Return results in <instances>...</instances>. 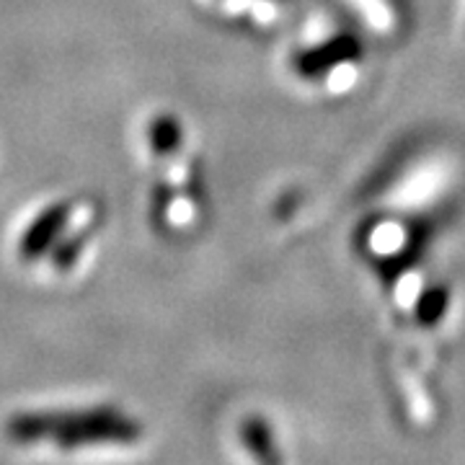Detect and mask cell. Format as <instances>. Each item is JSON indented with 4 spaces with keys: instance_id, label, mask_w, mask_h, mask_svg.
I'll use <instances>...</instances> for the list:
<instances>
[{
    "instance_id": "3957f363",
    "label": "cell",
    "mask_w": 465,
    "mask_h": 465,
    "mask_svg": "<svg viewBox=\"0 0 465 465\" xmlns=\"http://www.w3.org/2000/svg\"><path fill=\"white\" fill-rule=\"evenodd\" d=\"M70 215H73L70 202H54L34 217V223L26 228L21 243H18V253L24 256V262H36L39 256H45L47 251L54 249L60 235L65 232Z\"/></svg>"
},
{
    "instance_id": "52a82bcc",
    "label": "cell",
    "mask_w": 465,
    "mask_h": 465,
    "mask_svg": "<svg viewBox=\"0 0 465 465\" xmlns=\"http://www.w3.org/2000/svg\"><path fill=\"white\" fill-rule=\"evenodd\" d=\"M88 235H91V228L73 232L70 238H60V241L54 243V253H52V264H54V269L67 272L70 266H75V262H78L81 253H84L85 243H88Z\"/></svg>"
},
{
    "instance_id": "6da1fadb",
    "label": "cell",
    "mask_w": 465,
    "mask_h": 465,
    "mask_svg": "<svg viewBox=\"0 0 465 465\" xmlns=\"http://www.w3.org/2000/svg\"><path fill=\"white\" fill-rule=\"evenodd\" d=\"M5 432L16 442L50 440L57 448L78 450L104 442L127 445L140 437V424L116 409H84V411H29L11 416Z\"/></svg>"
},
{
    "instance_id": "5b68a950",
    "label": "cell",
    "mask_w": 465,
    "mask_h": 465,
    "mask_svg": "<svg viewBox=\"0 0 465 465\" xmlns=\"http://www.w3.org/2000/svg\"><path fill=\"white\" fill-rule=\"evenodd\" d=\"M148 140H150V148H153V153H155L158 158H168V155H173L176 150L182 148V140H183L182 122H179L173 114L155 116V119L150 122Z\"/></svg>"
},
{
    "instance_id": "7a4b0ae2",
    "label": "cell",
    "mask_w": 465,
    "mask_h": 465,
    "mask_svg": "<svg viewBox=\"0 0 465 465\" xmlns=\"http://www.w3.org/2000/svg\"><path fill=\"white\" fill-rule=\"evenodd\" d=\"M362 57V45L354 34H339L329 42L311 47V50L298 52L292 57V67L300 78H323L326 73H331L333 67L354 63Z\"/></svg>"
},
{
    "instance_id": "8992f818",
    "label": "cell",
    "mask_w": 465,
    "mask_h": 465,
    "mask_svg": "<svg viewBox=\"0 0 465 465\" xmlns=\"http://www.w3.org/2000/svg\"><path fill=\"white\" fill-rule=\"evenodd\" d=\"M448 302H450V295L445 287H432V290H427V292L419 298V302H416V308H414L416 321H419L421 326H434L440 318L445 316Z\"/></svg>"
},
{
    "instance_id": "277c9868",
    "label": "cell",
    "mask_w": 465,
    "mask_h": 465,
    "mask_svg": "<svg viewBox=\"0 0 465 465\" xmlns=\"http://www.w3.org/2000/svg\"><path fill=\"white\" fill-rule=\"evenodd\" d=\"M241 440L249 450L251 455L259 460V463H280V450H277V442H274V432L269 427V421L262 419V416H249L243 419L241 424Z\"/></svg>"
}]
</instances>
